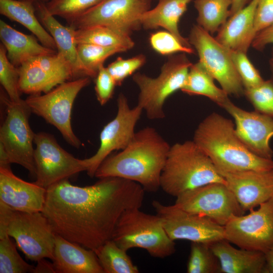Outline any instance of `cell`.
<instances>
[{"label": "cell", "instance_id": "44", "mask_svg": "<svg viewBox=\"0 0 273 273\" xmlns=\"http://www.w3.org/2000/svg\"><path fill=\"white\" fill-rule=\"evenodd\" d=\"M15 211L0 201V238L8 235V225Z\"/></svg>", "mask_w": 273, "mask_h": 273}, {"label": "cell", "instance_id": "43", "mask_svg": "<svg viewBox=\"0 0 273 273\" xmlns=\"http://www.w3.org/2000/svg\"><path fill=\"white\" fill-rule=\"evenodd\" d=\"M270 43H273V24L258 32L251 44L254 49L262 50Z\"/></svg>", "mask_w": 273, "mask_h": 273}, {"label": "cell", "instance_id": "39", "mask_svg": "<svg viewBox=\"0 0 273 273\" xmlns=\"http://www.w3.org/2000/svg\"><path fill=\"white\" fill-rule=\"evenodd\" d=\"M229 51L244 89L256 87L264 81L258 71L248 58L246 53L230 50Z\"/></svg>", "mask_w": 273, "mask_h": 273}, {"label": "cell", "instance_id": "29", "mask_svg": "<svg viewBox=\"0 0 273 273\" xmlns=\"http://www.w3.org/2000/svg\"><path fill=\"white\" fill-rule=\"evenodd\" d=\"M75 39L77 44L90 43L104 47L119 48L125 52L134 46L130 35L100 25L75 29Z\"/></svg>", "mask_w": 273, "mask_h": 273}, {"label": "cell", "instance_id": "8", "mask_svg": "<svg viewBox=\"0 0 273 273\" xmlns=\"http://www.w3.org/2000/svg\"><path fill=\"white\" fill-rule=\"evenodd\" d=\"M1 99L6 106V116L0 128V144L7 152L11 163L20 165L35 177L33 147L35 133L29 123L31 111L22 99L13 101L2 92Z\"/></svg>", "mask_w": 273, "mask_h": 273}, {"label": "cell", "instance_id": "14", "mask_svg": "<svg viewBox=\"0 0 273 273\" xmlns=\"http://www.w3.org/2000/svg\"><path fill=\"white\" fill-rule=\"evenodd\" d=\"M117 112L115 117L107 123L100 135V146L92 156L82 159L87 174L95 177L102 163L115 151L124 149L134 133L136 124L143 109L139 105L130 108L126 96L120 93L117 99Z\"/></svg>", "mask_w": 273, "mask_h": 273}, {"label": "cell", "instance_id": "50", "mask_svg": "<svg viewBox=\"0 0 273 273\" xmlns=\"http://www.w3.org/2000/svg\"><path fill=\"white\" fill-rule=\"evenodd\" d=\"M270 69H271V71L272 74V79L273 80V56H272V57L271 58V59H270Z\"/></svg>", "mask_w": 273, "mask_h": 273}, {"label": "cell", "instance_id": "20", "mask_svg": "<svg viewBox=\"0 0 273 273\" xmlns=\"http://www.w3.org/2000/svg\"><path fill=\"white\" fill-rule=\"evenodd\" d=\"M34 5L39 21L53 37L58 52L61 54L69 64L73 79L88 77L87 72L78 54L75 39V29L60 23L48 11L46 3L37 2Z\"/></svg>", "mask_w": 273, "mask_h": 273}, {"label": "cell", "instance_id": "18", "mask_svg": "<svg viewBox=\"0 0 273 273\" xmlns=\"http://www.w3.org/2000/svg\"><path fill=\"white\" fill-rule=\"evenodd\" d=\"M218 172L245 212L254 209L273 196V169Z\"/></svg>", "mask_w": 273, "mask_h": 273}, {"label": "cell", "instance_id": "38", "mask_svg": "<svg viewBox=\"0 0 273 273\" xmlns=\"http://www.w3.org/2000/svg\"><path fill=\"white\" fill-rule=\"evenodd\" d=\"M149 40L151 48L161 55L171 56L177 53L195 54V50L192 47L185 46L166 30L151 33Z\"/></svg>", "mask_w": 273, "mask_h": 273}, {"label": "cell", "instance_id": "17", "mask_svg": "<svg viewBox=\"0 0 273 273\" xmlns=\"http://www.w3.org/2000/svg\"><path fill=\"white\" fill-rule=\"evenodd\" d=\"M221 108L234 118L236 133L247 149L260 157L272 159L269 141L273 137V118L256 111L243 110L229 99Z\"/></svg>", "mask_w": 273, "mask_h": 273}, {"label": "cell", "instance_id": "25", "mask_svg": "<svg viewBox=\"0 0 273 273\" xmlns=\"http://www.w3.org/2000/svg\"><path fill=\"white\" fill-rule=\"evenodd\" d=\"M191 0H159L152 9L145 12L141 18L142 27L155 29L162 27L173 34L183 45L192 47L189 39L185 38L178 29L179 20L187 10Z\"/></svg>", "mask_w": 273, "mask_h": 273}, {"label": "cell", "instance_id": "15", "mask_svg": "<svg viewBox=\"0 0 273 273\" xmlns=\"http://www.w3.org/2000/svg\"><path fill=\"white\" fill-rule=\"evenodd\" d=\"M34 151L35 168V183L45 189L64 179H68L85 168L82 159L74 157L65 151L51 134L35 133Z\"/></svg>", "mask_w": 273, "mask_h": 273}, {"label": "cell", "instance_id": "2", "mask_svg": "<svg viewBox=\"0 0 273 273\" xmlns=\"http://www.w3.org/2000/svg\"><path fill=\"white\" fill-rule=\"evenodd\" d=\"M171 146L150 126L135 132L128 145L109 155L97 169L95 177H117L139 184L145 191L160 188L161 175Z\"/></svg>", "mask_w": 273, "mask_h": 273}, {"label": "cell", "instance_id": "34", "mask_svg": "<svg viewBox=\"0 0 273 273\" xmlns=\"http://www.w3.org/2000/svg\"><path fill=\"white\" fill-rule=\"evenodd\" d=\"M34 267L20 256L9 235L0 238V273L33 272Z\"/></svg>", "mask_w": 273, "mask_h": 273}, {"label": "cell", "instance_id": "47", "mask_svg": "<svg viewBox=\"0 0 273 273\" xmlns=\"http://www.w3.org/2000/svg\"><path fill=\"white\" fill-rule=\"evenodd\" d=\"M249 0H232V6L230 10V17H231L239 10L244 8Z\"/></svg>", "mask_w": 273, "mask_h": 273}, {"label": "cell", "instance_id": "4", "mask_svg": "<svg viewBox=\"0 0 273 273\" xmlns=\"http://www.w3.org/2000/svg\"><path fill=\"white\" fill-rule=\"evenodd\" d=\"M212 183L226 184L210 158L193 140L171 146L160 177V188L177 197Z\"/></svg>", "mask_w": 273, "mask_h": 273}, {"label": "cell", "instance_id": "5", "mask_svg": "<svg viewBox=\"0 0 273 273\" xmlns=\"http://www.w3.org/2000/svg\"><path fill=\"white\" fill-rule=\"evenodd\" d=\"M127 251L134 248L145 249L152 257L165 258L175 252L174 241L166 232L161 218L136 208L121 216L112 239Z\"/></svg>", "mask_w": 273, "mask_h": 273}, {"label": "cell", "instance_id": "45", "mask_svg": "<svg viewBox=\"0 0 273 273\" xmlns=\"http://www.w3.org/2000/svg\"><path fill=\"white\" fill-rule=\"evenodd\" d=\"M37 265L34 267L33 273H56L53 263H51L46 258L37 261Z\"/></svg>", "mask_w": 273, "mask_h": 273}, {"label": "cell", "instance_id": "40", "mask_svg": "<svg viewBox=\"0 0 273 273\" xmlns=\"http://www.w3.org/2000/svg\"><path fill=\"white\" fill-rule=\"evenodd\" d=\"M146 62V58L144 54H139L126 59L119 57L109 64L106 68L115 80L116 85L120 86L127 77L134 74Z\"/></svg>", "mask_w": 273, "mask_h": 273}, {"label": "cell", "instance_id": "30", "mask_svg": "<svg viewBox=\"0 0 273 273\" xmlns=\"http://www.w3.org/2000/svg\"><path fill=\"white\" fill-rule=\"evenodd\" d=\"M232 0H195L198 25L209 33L217 31L228 20Z\"/></svg>", "mask_w": 273, "mask_h": 273}, {"label": "cell", "instance_id": "42", "mask_svg": "<svg viewBox=\"0 0 273 273\" xmlns=\"http://www.w3.org/2000/svg\"><path fill=\"white\" fill-rule=\"evenodd\" d=\"M273 24V0H260L254 21L253 34Z\"/></svg>", "mask_w": 273, "mask_h": 273}, {"label": "cell", "instance_id": "41", "mask_svg": "<svg viewBox=\"0 0 273 273\" xmlns=\"http://www.w3.org/2000/svg\"><path fill=\"white\" fill-rule=\"evenodd\" d=\"M115 80L104 65H102L95 78V90L100 104L104 106L112 98L115 86Z\"/></svg>", "mask_w": 273, "mask_h": 273}, {"label": "cell", "instance_id": "33", "mask_svg": "<svg viewBox=\"0 0 273 273\" xmlns=\"http://www.w3.org/2000/svg\"><path fill=\"white\" fill-rule=\"evenodd\" d=\"M77 49L79 58L89 78H95L100 67L110 56L124 52L122 49L104 47L90 43H79Z\"/></svg>", "mask_w": 273, "mask_h": 273}, {"label": "cell", "instance_id": "28", "mask_svg": "<svg viewBox=\"0 0 273 273\" xmlns=\"http://www.w3.org/2000/svg\"><path fill=\"white\" fill-rule=\"evenodd\" d=\"M180 90L189 95L206 97L221 107L229 99L228 94L215 84L214 78L199 62L190 67Z\"/></svg>", "mask_w": 273, "mask_h": 273}, {"label": "cell", "instance_id": "27", "mask_svg": "<svg viewBox=\"0 0 273 273\" xmlns=\"http://www.w3.org/2000/svg\"><path fill=\"white\" fill-rule=\"evenodd\" d=\"M18 68L19 89L20 92L25 94L33 95L47 93L67 81L29 60L22 63Z\"/></svg>", "mask_w": 273, "mask_h": 273}, {"label": "cell", "instance_id": "9", "mask_svg": "<svg viewBox=\"0 0 273 273\" xmlns=\"http://www.w3.org/2000/svg\"><path fill=\"white\" fill-rule=\"evenodd\" d=\"M189 40L197 52L200 63L228 95H244V88L229 49L198 25L192 28Z\"/></svg>", "mask_w": 273, "mask_h": 273}, {"label": "cell", "instance_id": "3", "mask_svg": "<svg viewBox=\"0 0 273 273\" xmlns=\"http://www.w3.org/2000/svg\"><path fill=\"white\" fill-rule=\"evenodd\" d=\"M193 141L217 171L273 169L272 159L260 157L248 150L237 136L233 121L217 113H211L199 124Z\"/></svg>", "mask_w": 273, "mask_h": 273}, {"label": "cell", "instance_id": "11", "mask_svg": "<svg viewBox=\"0 0 273 273\" xmlns=\"http://www.w3.org/2000/svg\"><path fill=\"white\" fill-rule=\"evenodd\" d=\"M151 0H102L76 17L69 26L75 29L104 26L130 35L142 27L141 18L150 9Z\"/></svg>", "mask_w": 273, "mask_h": 273}, {"label": "cell", "instance_id": "13", "mask_svg": "<svg viewBox=\"0 0 273 273\" xmlns=\"http://www.w3.org/2000/svg\"><path fill=\"white\" fill-rule=\"evenodd\" d=\"M8 234L14 239L27 259L36 261L43 258L54 260L56 234L41 212L15 211Z\"/></svg>", "mask_w": 273, "mask_h": 273}, {"label": "cell", "instance_id": "23", "mask_svg": "<svg viewBox=\"0 0 273 273\" xmlns=\"http://www.w3.org/2000/svg\"><path fill=\"white\" fill-rule=\"evenodd\" d=\"M209 245L219 261L221 273H263L264 253L235 248L225 239Z\"/></svg>", "mask_w": 273, "mask_h": 273}, {"label": "cell", "instance_id": "49", "mask_svg": "<svg viewBox=\"0 0 273 273\" xmlns=\"http://www.w3.org/2000/svg\"><path fill=\"white\" fill-rule=\"evenodd\" d=\"M21 1H29V2H32L33 3H35L37 2H44L45 3L46 2H47L50 0H21Z\"/></svg>", "mask_w": 273, "mask_h": 273}, {"label": "cell", "instance_id": "48", "mask_svg": "<svg viewBox=\"0 0 273 273\" xmlns=\"http://www.w3.org/2000/svg\"><path fill=\"white\" fill-rule=\"evenodd\" d=\"M11 164L9 155L4 147L0 144V167H8Z\"/></svg>", "mask_w": 273, "mask_h": 273}, {"label": "cell", "instance_id": "35", "mask_svg": "<svg viewBox=\"0 0 273 273\" xmlns=\"http://www.w3.org/2000/svg\"><path fill=\"white\" fill-rule=\"evenodd\" d=\"M102 0H50L46 7L54 16L60 17L70 22Z\"/></svg>", "mask_w": 273, "mask_h": 273}, {"label": "cell", "instance_id": "24", "mask_svg": "<svg viewBox=\"0 0 273 273\" xmlns=\"http://www.w3.org/2000/svg\"><path fill=\"white\" fill-rule=\"evenodd\" d=\"M0 39L9 60L17 67L32 58L58 53L40 44L34 35L22 33L2 20H0Z\"/></svg>", "mask_w": 273, "mask_h": 273}, {"label": "cell", "instance_id": "21", "mask_svg": "<svg viewBox=\"0 0 273 273\" xmlns=\"http://www.w3.org/2000/svg\"><path fill=\"white\" fill-rule=\"evenodd\" d=\"M53 263L57 273H104L95 252L56 234Z\"/></svg>", "mask_w": 273, "mask_h": 273}, {"label": "cell", "instance_id": "7", "mask_svg": "<svg viewBox=\"0 0 273 273\" xmlns=\"http://www.w3.org/2000/svg\"><path fill=\"white\" fill-rule=\"evenodd\" d=\"M90 78L84 77L66 81L43 95H30L25 100L31 112L54 126L64 139L76 148L81 143L71 126L72 109L77 95L89 84Z\"/></svg>", "mask_w": 273, "mask_h": 273}, {"label": "cell", "instance_id": "46", "mask_svg": "<svg viewBox=\"0 0 273 273\" xmlns=\"http://www.w3.org/2000/svg\"><path fill=\"white\" fill-rule=\"evenodd\" d=\"M264 254L265 265L263 273H273V246Z\"/></svg>", "mask_w": 273, "mask_h": 273}, {"label": "cell", "instance_id": "19", "mask_svg": "<svg viewBox=\"0 0 273 273\" xmlns=\"http://www.w3.org/2000/svg\"><path fill=\"white\" fill-rule=\"evenodd\" d=\"M47 189L16 176L10 166L0 167V201L20 212H41Z\"/></svg>", "mask_w": 273, "mask_h": 273}, {"label": "cell", "instance_id": "36", "mask_svg": "<svg viewBox=\"0 0 273 273\" xmlns=\"http://www.w3.org/2000/svg\"><path fill=\"white\" fill-rule=\"evenodd\" d=\"M19 71L7 57L4 45L0 44V82L6 94L13 101L19 102L21 99L19 89Z\"/></svg>", "mask_w": 273, "mask_h": 273}, {"label": "cell", "instance_id": "22", "mask_svg": "<svg viewBox=\"0 0 273 273\" xmlns=\"http://www.w3.org/2000/svg\"><path fill=\"white\" fill-rule=\"evenodd\" d=\"M260 0H251L248 5L229 17L221 26L215 39L230 50L247 53L254 36L253 26Z\"/></svg>", "mask_w": 273, "mask_h": 273}, {"label": "cell", "instance_id": "26", "mask_svg": "<svg viewBox=\"0 0 273 273\" xmlns=\"http://www.w3.org/2000/svg\"><path fill=\"white\" fill-rule=\"evenodd\" d=\"M0 13L24 26L44 46L57 49L53 37L37 17L34 3L21 0H0Z\"/></svg>", "mask_w": 273, "mask_h": 273}, {"label": "cell", "instance_id": "37", "mask_svg": "<svg viewBox=\"0 0 273 273\" xmlns=\"http://www.w3.org/2000/svg\"><path fill=\"white\" fill-rule=\"evenodd\" d=\"M244 95L256 111L273 118V80H264L260 85L244 89Z\"/></svg>", "mask_w": 273, "mask_h": 273}, {"label": "cell", "instance_id": "12", "mask_svg": "<svg viewBox=\"0 0 273 273\" xmlns=\"http://www.w3.org/2000/svg\"><path fill=\"white\" fill-rule=\"evenodd\" d=\"M249 212L228 221L224 239L239 248L265 253L273 246V196Z\"/></svg>", "mask_w": 273, "mask_h": 273}, {"label": "cell", "instance_id": "32", "mask_svg": "<svg viewBox=\"0 0 273 273\" xmlns=\"http://www.w3.org/2000/svg\"><path fill=\"white\" fill-rule=\"evenodd\" d=\"M188 273H221L220 264L209 244L192 242Z\"/></svg>", "mask_w": 273, "mask_h": 273}, {"label": "cell", "instance_id": "10", "mask_svg": "<svg viewBox=\"0 0 273 273\" xmlns=\"http://www.w3.org/2000/svg\"><path fill=\"white\" fill-rule=\"evenodd\" d=\"M174 205L191 213L207 217L224 226L243 210L235 196L221 183H212L188 191L176 197Z\"/></svg>", "mask_w": 273, "mask_h": 273}, {"label": "cell", "instance_id": "16", "mask_svg": "<svg viewBox=\"0 0 273 273\" xmlns=\"http://www.w3.org/2000/svg\"><path fill=\"white\" fill-rule=\"evenodd\" d=\"M152 204L156 214L161 218L166 232L173 241L185 240L210 244L225 239L224 226L207 217L157 200H154Z\"/></svg>", "mask_w": 273, "mask_h": 273}, {"label": "cell", "instance_id": "6", "mask_svg": "<svg viewBox=\"0 0 273 273\" xmlns=\"http://www.w3.org/2000/svg\"><path fill=\"white\" fill-rule=\"evenodd\" d=\"M192 64L185 53H181L171 55L156 77L140 72L132 75V80L140 90L137 105L145 111L149 119H161L165 117L164 105L166 100L181 89Z\"/></svg>", "mask_w": 273, "mask_h": 273}, {"label": "cell", "instance_id": "1", "mask_svg": "<svg viewBox=\"0 0 273 273\" xmlns=\"http://www.w3.org/2000/svg\"><path fill=\"white\" fill-rule=\"evenodd\" d=\"M145 191L139 184L117 177L85 187L66 179L47 189L41 212L55 234L96 252L112 240L123 213L141 207Z\"/></svg>", "mask_w": 273, "mask_h": 273}, {"label": "cell", "instance_id": "31", "mask_svg": "<svg viewBox=\"0 0 273 273\" xmlns=\"http://www.w3.org/2000/svg\"><path fill=\"white\" fill-rule=\"evenodd\" d=\"M104 273H138L127 251L110 240L95 252Z\"/></svg>", "mask_w": 273, "mask_h": 273}]
</instances>
